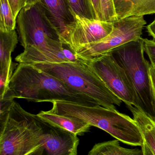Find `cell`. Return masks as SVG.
Returning <instances> with one entry per match:
<instances>
[{"instance_id": "52a82bcc", "label": "cell", "mask_w": 155, "mask_h": 155, "mask_svg": "<svg viewBox=\"0 0 155 155\" xmlns=\"http://www.w3.org/2000/svg\"><path fill=\"white\" fill-rule=\"evenodd\" d=\"M147 24L144 16H132L113 22L112 32L101 41L82 47L76 56L83 61H89L112 51L132 41L142 38L143 30Z\"/></svg>"}, {"instance_id": "5bb4252c", "label": "cell", "mask_w": 155, "mask_h": 155, "mask_svg": "<svg viewBox=\"0 0 155 155\" xmlns=\"http://www.w3.org/2000/svg\"><path fill=\"white\" fill-rule=\"evenodd\" d=\"M54 23L60 32L74 21V16L68 0H41Z\"/></svg>"}, {"instance_id": "30bf717a", "label": "cell", "mask_w": 155, "mask_h": 155, "mask_svg": "<svg viewBox=\"0 0 155 155\" xmlns=\"http://www.w3.org/2000/svg\"><path fill=\"white\" fill-rule=\"evenodd\" d=\"M42 155H77L79 139L74 134L42 121Z\"/></svg>"}, {"instance_id": "484cf974", "label": "cell", "mask_w": 155, "mask_h": 155, "mask_svg": "<svg viewBox=\"0 0 155 155\" xmlns=\"http://www.w3.org/2000/svg\"><path fill=\"white\" fill-rule=\"evenodd\" d=\"M43 152V147L42 145L26 155H42Z\"/></svg>"}, {"instance_id": "8992f818", "label": "cell", "mask_w": 155, "mask_h": 155, "mask_svg": "<svg viewBox=\"0 0 155 155\" xmlns=\"http://www.w3.org/2000/svg\"><path fill=\"white\" fill-rule=\"evenodd\" d=\"M111 52L124 69L133 88L136 107L155 117V103L149 76L150 63L145 58L143 38L127 43Z\"/></svg>"}, {"instance_id": "4fadbf2b", "label": "cell", "mask_w": 155, "mask_h": 155, "mask_svg": "<svg viewBox=\"0 0 155 155\" xmlns=\"http://www.w3.org/2000/svg\"><path fill=\"white\" fill-rule=\"evenodd\" d=\"M116 21L155 14V0H113Z\"/></svg>"}, {"instance_id": "ffe728a7", "label": "cell", "mask_w": 155, "mask_h": 155, "mask_svg": "<svg viewBox=\"0 0 155 155\" xmlns=\"http://www.w3.org/2000/svg\"><path fill=\"white\" fill-rule=\"evenodd\" d=\"M144 52L148 56L150 63L155 64V41L147 39H143Z\"/></svg>"}, {"instance_id": "7a4b0ae2", "label": "cell", "mask_w": 155, "mask_h": 155, "mask_svg": "<svg viewBox=\"0 0 155 155\" xmlns=\"http://www.w3.org/2000/svg\"><path fill=\"white\" fill-rule=\"evenodd\" d=\"M52 104V107L49 110L52 113L79 118L129 145L143 147L144 144L143 136L134 119L116 109L64 101H55Z\"/></svg>"}, {"instance_id": "3957f363", "label": "cell", "mask_w": 155, "mask_h": 155, "mask_svg": "<svg viewBox=\"0 0 155 155\" xmlns=\"http://www.w3.org/2000/svg\"><path fill=\"white\" fill-rule=\"evenodd\" d=\"M42 121L14 101L0 114V155H26L42 145Z\"/></svg>"}, {"instance_id": "2e32d148", "label": "cell", "mask_w": 155, "mask_h": 155, "mask_svg": "<svg viewBox=\"0 0 155 155\" xmlns=\"http://www.w3.org/2000/svg\"><path fill=\"white\" fill-rule=\"evenodd\" d=\"M88 155H144L143 149H128L120 145L117 140L106 141L94 146Z\"/></svg>"}, {"instance_id": "5b68a950", "label": "cell", "mask_w": 155, "mask_h": 155, "mask_svg": "<svg viewBox=\"0 0 155 155\" xmlns=\"http://www.w3.org/2000/svg\"><path fill=\"white\" fill-rule=\"evenodd\" d=\"M58 78L76 92L95 101L101 106L116 109L122 103L108 88L86 61L32 64Z\"/></svg>"}, {"instance_id": "8fae6325", "label": "cell", "mask_w": 155, "mask_h": 155, "mask_svg": "<svg viewBox=\"0 0 155 155\" xmlns=\"http://www.w3.org/2000/svg\"><path fill=\"white\" fill-rule=\"evenodd\" d=\"M39 119L48 124L74 134L83 135L89 131L91 126L81 119L52 113L42 111L36 114Z\"/></svg>"}, {"instance_id": "ba28073f", "label": "cell", "mask_w": 155, "mask_h": 155, "mask_svg": "<svg viewBox=\"0 0 155 155\" xmlns=\"http://www.w3.org/2000/svg\"><path fill=\"white\" fill-rule=\"evenodd\" d=\"M86 62L112 93L126 106L136 107V97L133 88L124 69L111 52Z\"/></svg>"}, {"instance_id": "d4e9b609", "label": "cell", "mask_w": 155, "mask_h": 155, "mask_svg": "<svg viewBox=\"0 0 155 155\" xmlns=\"http://www.w3.org/2000/svg\"><path fill=\"white\" fill-rule=\"evenodd\" d=\"M147 32L149 35L153 38V40L155 41V19L150 24L146 27Z\"/></svg>"}, {"instance_id": "9c48e42d", "label": "cell", "mask_w": 155, "mask_h": 155, "mask_svg": "<svg viewBox=\"0 0 155 155\" xmlns=\"http://www.w3.org/2000/svg\"><path fill=\"white\" fill-rule=\"evenodd\" d=\"M74 21L60 35L63 44L76 53L82 47L103 40L113 31V22L88 19L74 14Z\"/></svg>"}, {"instance_id": "7402d4cb", "label": "cell", "mask_w": 155, "mask_h": 155, "mask_svg": "<svg viewBox=\"0 0 155 155\" xmlns=\"http://www.w3.org/2000/svg\"><path fill=\"white\" fill-rule=\"evenodd\" d=\"M62 50L65 56L69 62L76 63L80 61V59L76 56V54L66 45L63 44Z\"/></svg>"}, {"instance_id": "277c9868", "label": "cell", "mask_w": 155, "mask_h": 155, "mask_svg": "<svg viewBox=\"0 0 155 155\" xmlns=\"http://www.w3.org/2000/svg\"><path fill=\"white\" fill-rule=\"evenodd\" d=\"M16 29L24 49L41 54H62L60 32L41 2L21 10L16 18Z\"/></svg>"}, {"instance_id": "9a60e30c", "label": "cell", "mask_w": 155, "mask_h": 155, "mask_svg": "<svg viewBox=\"0 0 155 155\" xmlns=\"http://www.w3.org/2000/svg\"><path fill=\"white\" fill-rule=\"evenodd\" d=\"M132 112L143 136L145 143L155 155V117L134 106L127 107Z\"/></svg>"}, {"instance_id": "83f0119b", "label": "cell", "mask_w": 155, "mask_h": 155, "mask_svg": "<svg viewBox=\"0 0 155 155\" xmlns=\"http://www.w3.org/2000/svg\"><path fill=\"white\" fill-rule=\"evenodd\" d=\"M41 0H25L26 1V6L33 5L37 3L41 2Z\"/></svg>"}, {"instance_id": "44dd1931", "label": "cell", "mask_w": 155, "mask_h": 155, "mask_svg": "<svg viewBox=\"0 0 155 155\" xmlns=\"http://www.w3.org/2000/svg\"><path fill=\"white\" fill-rule=\"evenodd\" d=\"M14 17L16 20L21 10L26 6L25 0H8Z\"/></svg>"}, {"instance_id": "6da1fadb", "label": "cell", "mask_w": 155, "mask_h": 155, "mask_svg": "<svg viewBox=\"0 0 155 155\" xmlns=\"http://www.w3.org/2000/svg\"><path fill=\"white\" fill-rule=\"evenodd\" d=\"M2 98H22L37 103L64 101L87 106L100 105L58 78L26 64H18L6 92L0 99Z\"/></svg>"}, {"instance_id": "4316f807", "label": "cell", "mask_w": 155, "mask_h": 155, "mask_svg": "<svg viewBox=\"0 0 155 155\" xmlns=\"http://www.w3.org/2000/svg\"><path fill=\"white\" fill-rule=\"evenodd\" d=\"M142 148L143 150L144 155H154L145 143H144L143 146L142 147Z\"/></svg>"}, {"instance_id": "603a6c76", "label": "cell", "mask_w": 155, "mask_h": 155, "mask_svg": "<svg viewBox=\"0 0 155 155\" xmlns=\"http://www.w3.org/2000/svg\"><path fill=\"white\" fill-rule=\"evenodd\" d=\"M149 76L152 92L155 103V64L150 63L149 68Z\"/></svg>"}, {"instance_id": "e0dca14e", "label": "cell", "mask_w": 155, "mask_h": 155, "mask_svg": "<svg viewBox=\"0 0 155 155\" xmlns=\"http://www.w3.org/2000/svg\"><path fill=\"white\" fill-rule=\"evenodd\" d=\"M0 31H10L15 30L16 20L14 17L8 0H0Z\"/></svg>"}, {"instance_id": "ac0fdd59", "label": "cell", "mask_w": 155, "mask_h": 155, "mask_svg": "<svg viewBox=\"0 0 155 155\" xmlns=\"http://www.w3.org/2000/svg\"><path fill=\"white\" fill-rule=\"evenodd\" d=\"M68 1L72 11L75 14L88 19H97L91 0Z\"/></svg>"}, {"instance_id": "cb8c5ba5", "label": "cell", "mask_w": 155, "mask_h": 155, "mask_svg": "<svg viewBox=\"0 0 155 155\" xmlns=\"http://www.w3.org/2000/svg\"><path fill=\"white\" fill-rule=\"evenodd\" d=\"M97 20L102 21L101 0H91Z\"/></svg>"}, {"instance_id": "d6986e66", "label": "cell", "mask_w": 155, "mask_h": 155, "mask_svg": "<svg viewBox=\"0 0 155 155\" xmlns=\"http://www.w3.org/2000/svg\"><path fill=\"white\" fill-rule=\"evenodd\" d=\"M102 21L113 22L116 21L113 0H101Z\"/></svg>"}, {"instance_id": "7c38bea8", "label": "cell", "mask_w": 155, "mask_h": 155, "mask_svg": "<svg viewBox=\"0 0 155 155\" xmlns=\"http://www.w3.org/2000/svg\"><path fill=\"white\" fill-rule=\"evenodd\" d=\"M15 30L10 31H0V71L4 73L10 82L15 67L18 64L12 61V54L18 42Z\"/></svg>"}]
</instances>
